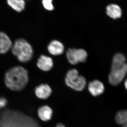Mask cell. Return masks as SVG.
I'll return each instance as SVG.
<instances>
[{
  "instance_id": "6da1fadb",
  "label": "cell",
  "mask_w": 127,
  "mask_h": 127,
  "mask_svg": "<svg viewBox=\"0 0 127 127\" xmlns=\"http://www.w3.org/2000/svg\"><path fill=\"white\" fill-rule=\"evenodd\" d=\"M28 81V72L21 66L13 67L5 73V85L11 91L16 92L22 91L26 87Z\"/></svg>"
},
{
  "instance_id": "7a4b0ae2",
  "label": "cell",
  "mask_w": 127,
  "mask_h": 127,
  "mask_svg": "<svg viewBox=\"0 0 127 127\" xmlns=\"http://www.w3.org/2000/svg\"><path fill=\"white\" fill-rule=\"evenodd\" d=\"M11 49L12 54L21 62L27 63L33 57V48L30 43L25 39H17Z\"/></svg>"
},
{
  "instance_id": "3957f363",
  "label": "cell",
  "mask_w": 127,
  "mask_h": 127,
  "mask_svg": "<svg viewBox=\"0 0 127 127\" xmlns=\"http://www.w3.org/2000/svg\"><path fill=\"white\" fill-rule=\"evenodd\" d=\"M65 82L67 86L78 92L83 91L87 84L85 77L79 75L78 71L75 69L68 71L66 74Z\"/></svg>"
},
{
  "instance_id": "277c9868",
  "label": "cell",
  "mask_w": 127,
  "mask_h": 127,
  "mask_svg": "<svg viewBox=\"0 0 127 127\" xmlns=\"http://www.w3.org/2000/svg\"><path fill=\"white\" fill-rule=\"evenodd\" d=\"M127 73V64L113 65L108 76L109 83L113 86L118 85L125 77Z\"/></svg>"
},
{
  "instance_id": "5b68a950",
  "label": "cell",
  "mask_w": 127,
  "mask_h": 127,
  "mask_svg": "<svg viewBox=\"0 0 127 127\" xmlns=\"http://www.w3.org/2000/svg\"><path fill=\"white\" fill-rule=\"evenodd\" d=\"M87 52L82 48H69L66 52V57L68 62L72 65L85 63L87 58Z\"/></svg>"
},
{
  "instance_id": "8992f818",
  "label": "cell",
  "mask_w": 127,
  "mask_h": 127,
  "mask_svg": "<svg viewBox=\"0 0 127 127\" xmlns=\"http://www.w3.org/2000/svg\"><path fill=\"white\" fill-rule=\"evenodd\" d=\"M37 66L41 70L48 71L51 70L54 66L53 60L50 57L41 55L37 60Z\"/></svg>"
},
{
  "instance_id": "52a82bcc",
  "label": "cell",
  "mask_w": 127,
  "mask_h": 127,
  "mask_svg": "<svg viewBox=\"0 0 127 127\" xmlns=\"http://www.w3.org/2000/svg\"><path fill=\"white\" fill-rule=\"evenodd\" d=\"M88 89L93 96H97L104 92V87L102 82L98 80H94L89 83Z\"/></svg>"
},
{
  "instance_id": "ba28073f",
  "label": "cell",
  "mask_w": 127,
  "mask_h": 127,
  "mask_svg": "<svg viewBox=\"0 0 127 127\" xmlns=\"http://www.w3.org/2000/svg\"><path fill=\"white\" fill-rule=\"evenodd\" d=\"M48 51L53 56H59L64 51L63 44L57 40H53L49 43L47 46Z\"/></svg>"
},
{
  "instance_id": "9c48e42d",
  "label": "cell",
  "mask_w": 127,
  "mask_h": 127,
  "mask_svg": "<svg viewBox=\"0 0 127 127\" xmlns=\"http://www.w3.org/2000/svg\"><path fill=\"white\" fill-rule=\"evenodd\" d=\"M12 46L9 37L5 32H0V54L6 53L11 49Z\"/></svg>"
},
{
  "instance_id": "30bf717a",
  "label": "cell",
  "mask_w": 127,
  "mask_h": 127,
  "mask_svg": "<svg viewBox=\"0 0 127 127\" xmlns=\"http://www.w3.org/2000/svg\"><path fill=\"white\" fill-rule=\"evenodd\" d=\"M52 90L47 84H41L35 89V93L37 97L41 99H46L51 95Z\"/></svg>"
},
{
  "instance_id": "8fae6325",
  "label": "cell",
  "mask_w": 127,
  "mask_h": 127,
  "mask_svg": "<svg viewBox=\"0 0 127 127\" xmlns=\"http://www.w3.org/2000/svg\"><path fill=\"white\" fill-rule=\"evenodd\" d=\"M52 109L47 106L40 107L37 110L38 117L41 120L44 122L50 120L52 117Z\"/></svg>"
},
{
  "instance_id": "7c38bea8",
  "label": "cell",
  "mask_w": 127,
  "mask_h": 127,
  "mask_svg": "<svg viewBox=\"0 0 127 127\" xmlns=\"http://www.w3.org/2000/svg\"><path fill=\"white\" fill-rule=\"evenodd\" d=\"M107 15L114 19L120 18L122 15V11L118 5L111 4L106 7Z\"/></svg>"
},
{
  "instance_id": "4fadbf2b",
  "label": "cell",
  "mask_w": 127,
  "mask_h": 127,
  "mask_svg": "<svg viewBox=\"0 0 127 127\" xmlns=\"http://www.w3.org/2000/svg\"><path fill=\"white\" fill-rule=\"evenodd\" d=\"M6 2L9 6L17 12L23 11L26 7L25 0H6Z\"/></svg>"
},
{
  "instance_id": "5bb4252c",
  "label": "cell",
  "mask_w": 127,
  "mask_h": 127,
  "mask_svg": "<svg viewBox=\"0 0 127 127\" xmlns=\"http://www.w3.org/2000/svg\"><path fill=\"white\" fill-rule=\"evenodd\" d=\"M116 120L122 127H127V110L118 112L116 115Z\"/></svg>"
},
{
  "instance_id": "9a60e30c",
  "label": "cell",
  "mask_w": 127,
  "mask_h": 127,
  "mask_svg": "<svg viewBox=\"0 0 127 127\" xmlns=\"http://www.w3.org/2000/svg\"><path fill=\"white\" fill-rule=\"evenodd\" d=\"M126 58L124 55L120 53H118L114 56L112 65H122L125 63Z\"/></svg>"
},
{
  "instance_id": "2e32d148",
  "label": "cell",
  "mask_w": 127,
  "mask_h": 127,
  "mask_svg": "<svg viewBox=\"0 0 127 127\" xmlns=\"http://www.w3.org/2000/svg\"><path fill=\"white\" fill-rule=\"evenodd\" d=\"M52 0H42V3L43 7L49 11L53 10L54 6L52 4Z\"/></svg>"
},
{
  "instance_id": "e0dca14e",
  "label": "cell",
  "mask_w": 127,
  "mask_h": 127,
  "mask_svg": "<svg viewBox=\"0 0 127 127\" xmlns=\"http://www.w3.org/2000/svg\"><path fill=\"white\" fill-rule=\"evenodd\" d=\"M7 101L5 97L0 96V109L5 107L7 106Z\"/></svg>"
},
{
  "instance_id": "ac0fdd59",
  "label": "cell",
  "mask_w": 127,
  "mask_h": 127,
  "mask_svg": "<svg viewBox=\"0 0 127 127\" xmlns=\"http://www.w3.org/2000/svg\"><path fill=\"white\" fill-rule=\"evenodd\" d=\"M56 127H65L61 123H59L56 125Z\"/></svg>"
},
{
  "instance_id": "d6986e66",
  "label": "cell",
  "mask_w": 127,
  "mask_h": 127,
  "mask_svg": "<svg viewBox=\"0 0 127 127\" xmlns=\"http://www.w3.org/2000/svg\"><path fill=\"white\" fill-rule=\"evenodd\" d=\"M125 86L126 89L127 90V79L125 80Z\"/></svg>"
},
{
  "instance_id": "ffe728a7",
  "label": "cell",
  "mask_w": 127,
  "mask_h": 127,
  "mask_svg": "<svg viewBox=\"0 0 127 127\" xmlns=\"http://www.w3.org/2000/svg\"></svg>"
}]
</instances>
